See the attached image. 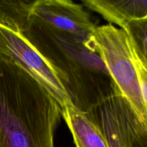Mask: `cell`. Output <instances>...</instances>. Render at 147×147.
<instances>
[{"mask_svg":"<svg viewBox=\"0 0 147 147\" xmlns=\"http://www.w3.org/2000/svg\"><path fill=\"white\" fill-rule=\"evenodd\" d=\"M62 117L54 98L0 54V147H55Z\"/></svg>","mask_w":147,"mask_h":147,"instance_id":"cell-1","label":"cell"},{"mask_svg":"<svg viewBox=\"0 0 147 147\" xmlns=\"http://www.w3.org/2000/svg\"><path fill=\"white\" fill-rule=\"evenodd\" d=\"M24 35L54 69L81 111L89 113L118 88L100 55L81 40L32 19Z\"/></svg>","mask_w":147,"mask_h":147,"instance_id":"cell-2","label":"cell"},{"mask_svg":"<svg viewBox=\"0 0 147 147\" xmlns=\"http://www.w3.org/2000/svg\"><path fill=\"white\" fill-rule=\"evenodd\" d=\"M88 47L100 55L119 91L147 126V104L126 32L111 24L96 27Z\"/></svg>","mask_w":147,"mask_h":147,"instance_id":"cell-3","label":"cell"},{"mask_svg":"<svg viewBox=\"0 0 147 147\" xmlns=\"http://www.w3.org/2000/svg\"><path fill=\"white\" fill-rule=\"evenodd\" d=\"M86 114L109 147H147V126L118 88Z\"/></svg>","mask_w":147,"mask_h":147,"instance_id":"cell-4","label":"cell"},{"mask_svg":"<svg viewBox=\"0 0 147 147\" xmlns=\"http://www.w3.org/2000/svg\"><path fill=\"white\" fill-rule=\"evenodd\" d=\"M0 54L11 59L38 82L62 110L74 106L54 69L24 34L0 25Z\"/></svg>","mask_w":147,"mask_h":147,"instance_id":"cell-5","label":"cell"},{"mask_svg":"<svg viewBox=\"0 0 147 147\" xmlns=\"http://www.w3.org/2000/svg\"><path fill=\"white\" fill-rule=\"evenodd\" d=\"M31 19L81 40L87 47L97 27L83 6L70 0L34 1Z\"/></svg>","mask_w":147,"mask_h":147,"instance_id":"cell-6","label":"cell"},{"mask_svg":"<svg viewBox=\"0 0 147 147\" xmlns=\"http://www.w3.org/2000/svg\"><path fill=\"white\" fill-rule=\"evenodd\" d=\"M83 5L121 29L131 20L147 18V0H83Z\"/></svg>","mask_w":147,"mask_h":147,"instance_id":"cell-7","label":"cell"},{"mask_svg":"<svg viewBox=\"0 0 147 147\" xmlns=\"http://www.w3.org/2000/svg\"><path fill=\"white\" fill-rule=\"evenodd\" d=\"M76 147H109L97 125L84 112L75 106L63 110Z\"/></svg>","mask_w":147,"mask_h":147,"instance_id":"cell-8","label":"cell"},{"mask_svg":"<svg viewBox=\"0 0 147 147\" xmlns=\"http://www.w3.org/2000/svg\"><path fill=\"white\" fill-rule=\"evenodd\" d=\"M34 1H0V25L24 34L31 22L32 7Z\"/></svg>","mask_w":147,"mask_h":147,"instance_id":"cell-9","label":"cell"},{"mask_svg":"<svg viewBox=\"0 0 147 147\" xmlns=\"http://www.w3.org/2000/svg\"><path fill=\"white\" fill-rule=\"evenodd\" d=\"M122 30L127 34L136 58L147 70V18L128 22Z\"/></svg>","mask_w":147,"mask_h":147,"instance_id":"cell-10","label":"cell"},{"mask_svg":"<svg viewBox=\"0 0 147 147\" xmlns=\"http://www.w3.org/2000/svg\"><path fill=\"white\" fill-rule=\"evenodd\" d=\"M134 60L136 70H137L138 77H139V83H140L141 85V88H142L144 98V100L147 104V70L146 68H144V67L141 64V63L136 58L135 55Z\"/></svg>","mask_w":147,"mask_h":147,"instance_id":"cell-11","label":"cell"}]
</instances>
